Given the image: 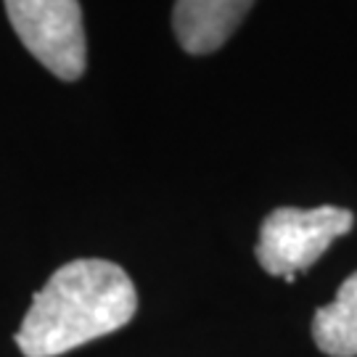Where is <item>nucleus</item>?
Returning <instances> with one entry per match:
<instances>
[{"label": "nucleus", "instance_id": "obj_1", "mask_svg": "<svg viewBox=\"0 0 357 357\" xmlns=\"http://www.w3.org/2000/svg\"><path fill=\"white\" fill-rule=\"evenodd\" d=\"M138 294L125 270L106 259H75L35 294L16 333L24 357H59L128 326Z\"/></svg>", "mask_w": 357, "mask_h": 357}, {"label": "nucleus", "instance_id": "obj_2", "mask_svg": "<svg viewBox=\"0 0 357 357\" xmlns=\"http://www.w3.org/2000/svg\"><path fill=\"white\" fill-rule=\"evenodd\" d=\"M352 225L355 215L342 206H281L270 212L259 228L257 259L265 273L291 283L315 265L336 238L347 236Z\"/></svg>", "mask_w": 357, "mask_h": 357}, {"label": "nucleus", "instance_id": "obj_3", "mask_svg": "<svg viewBox=\"0 0 357 357\" xmlns=\"http://www.w3.org/2000/svg\"><path fill=\"white\" fill-rule=\"evenodd\" d=\"M24 48L48 72L72 82L85 72V26L79 0H6Z\"/></svg>", "mask_w": 357, "mask_h": 357}, {"label": "nucleus", "instance_id": "obj_4", "mask_svg": "<svg viewBox=\"0 0 357 357\" xmlns=\"http://www.w3.org/2000/svg\"><path fill=\"white\" fill-rule=\"evenodd\" d=\"M252 6L255 0H175L172 26L180 48L193 56L217 51Z\"/></svg>", "mask_w": 357, "mask_h": 357}, {"label": "nucleus", "instance_id": "obj_5", "mask_svg": "<svg viewBox=\"0 0 357 357\" xmlns=\"http://www.w3.org/2000/svg\"><path fill=\"white\" fill-rule=\"evenodd\" d=\"M312 339L328 357H357V270L312 318Z\"/></svg>", "mask_w": 357, "mask_h": 357}]
</instances>
